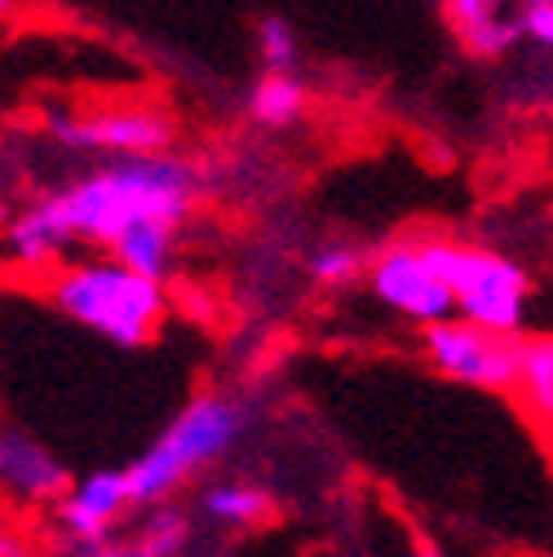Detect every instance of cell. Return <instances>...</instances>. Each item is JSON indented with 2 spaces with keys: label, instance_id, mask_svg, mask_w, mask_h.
Masks as SVG:
<instances>
[{
  "label": "cell",
  "instance_id": "cell-17",
  "mask_svg": "<svg viewBox=\"0 0 553 557\" xmlns=\"http://www.w3.org/2000/svg\"><path fill=\"white\" fill-rule=\"evenodd\" d=\"M257 53H261L266 76H293L297 72V58H302L297 32L284 18H274V14L261 18V27H257Z\"/></svg>",
  "mask_w": 553,
  "mask_h": 557
},
{
  "label": "cell",
  "instance_id": "cell-19",
  "mask_svg": "<svg viewBox=\"0 0 553 557\" xmlns=\"http://www.w3.org/2000/svg\"><path fill=\"white\" fill-rule=\"evenodd\" d=\"M518 14V32L544 49H553V0H527L514 10Z\"/></svg>",
  "mask_w": 553,
  "mask_h": 557
},
{
  "label": "cell",
  "instance_id": "cell-18",
  "mask_svg": "<svg viewBox=\"0 0 553 557\" xmlns=\"http://www.w3.org/2000/svg\"><path fill=\"white\" fill-rule=\"evenodd\" d=\"M186 540H191V522L177 509H156L147 518V527L137 531V544H143L151 557H182Z\"/></svg>",
  "mask_w": 553,
  "mask_h": 557
},
{
  "label": "cell",
  "instance_id": "cell-10",
  "mask_svg": "<svg viewBox=\"0 0 553 557\" xmlns=\"http://www.w3.org/2000/svg\"><path fill=\"white\" fill-rule=\"evenodd\" d=\"M443 23L465 45V53H474L482 62L505 58L523 40L518 14H509L505 5H496V0H447V5H443Z\"/></svg>",
  "mask_w": 553,
  "mask_h": 557
},
{
  "label": "cell",
  "instance_id": "cell-1",
  "mask_svg": "<svg viewBox=\"0 0 553 557\" xmlns=\"http://www.w3.org/2000/svg\"><path fill=\"white\" fill-rule=\"evenodd\" d=\"M195 169L169 151L147 160H111L98 173L58 190L53 203L76 239L111 252L115 239L133 226L156 222L177 231L195 208Z\"/></svg>",
  "mask_w": 553,
  "mask_h": 557
},
{
  "label": "cell",
  "instance_id": "cell-7",
  "mask_svg": "<svg viewBox=\"0 0 553 557\" xmlns=\"http://www.w3.org/2000/svg\"><path fill=\"white\" fill-rule=\"evenodd\" d=\"M49 133L72 151H111L120 160L169 156L173 147V120L151 107H111L98 115L49 111Z\"/></svg>",
  "mask_w": 553,
  "mask_h": 557
},
{
  "label": "cell",
  "instance_id": "cell-14",
  "mask_svg": "<svg viewBox=\"0 0 553 557\" xmlns=\"http://www.w3.org/2000/svg\"><path fill=\"white\" fill-rule=\"evenodd\" d=\"M248 115L266 128H288L306 115V85L297 76H261L248 94Z\"/></svg>",
  "mask_w": 553,
  "mask_h": 557
},
{
  "label": "cell",
  "instance_id": "cell-22",
  "mask_svg": "<svg viewBox=\"0 0 553 557\" xmlns=\"http://www.w3.org/2000/svg\"><path fill=\"white\" fill-rule=\"evenodd\" d=\"M10 14V0H0V18H5Z\"/></svg>",
  "mask_w": 553,
  "mask_h": 557
},
{
  "label": "cell",
  "instance_id": "cell-6",
  "mask_svg": "<svg viewBox=\"0 0 553 557\" xmlns=\"http://www.w3.org/2000/svg\"><path fill=\"white\" fill-rule=\"evenodd\" d=\"M368 288L377 293L381 306H390L407 323L439 327V323L456 319L452 293L439 278V270L430 265L421 239H394V244H385L368 261Z\"/></svg>",
  "mask_w": 553,
  "mask_h": 557
},
{
  "label": "cell",
  "instance_id": "cell-15",
  "mask_svg": "<svg viewBox=\"0 0 553 557\" xmlns=\"http://www.w3.org/2000/svg\"><path fill=\"white\" fill-rule=\"evenodd\" d=\"M199 509L226 527H253L270 513V496L253 482H218L199 496Z\"/></svg>",
  "mask_w": 553,
  "mask_h": 557
},
{
  "label": "cell",
  "instance_id": "cell-3",
  "mask_svg": "<svg viewBox=\"0 0 553 557\" xmlns=\"http://www.w3.org/2000/svg\"><path fill=\"white\" fill-rule=\"evenodd\" d=\"M248 430V411L244 403H235L231 394H195L169 430L137 456L124 473H128V496L137 509H164V500L177 486L209 469L213 460H222Z\"/></svg>",
  "mask_w": 553,
  "mask_h": 557
},
{
  "label": "cell",
  "instance_id": "cell-21",
  "mask_svg": "<svg viewBox=\"0 0 553 557\" xmlns=\"http://www.w3.org/2000/svg\"><path fill=\"white\" fill-rule=\"evenodd\" d=\"M76 557H151L137 540L128 544H94V548H76Z\"/></svg>",
  "mask_w": 553,
  "mask_h": 557
},
{
  "label": "cell",
  "instance_id": "cell-20",
  "mask_svg": "<svg viewBox=\"0 0 553 557\" xmlns=\"http://www.w3.org/2000/svg\"><path fill=\"white\" fill-rule=\"evenodd\" d=\"M0 557H45V548L23 522H14L10 513H0Z\"/></svg>",
  "mask_w": 553,
  "mask_h": 557
},
{
  "label": "cell",
  "instance_id": "cell-11",
  "mask_svg": "<svg viewBox=\"0 0 553 557\" xmlns=\"http://www.w3.org/2000/svg\"><path fill=\"white\" fill-rule=\"evenodd\" d=\"M5 244H10V257H14V261H23V265L40 270V265H53L66 248H72V244H76V235H72V226L62 222L58 203H53V195H49V199H40V203L23 208V213L10 222Z\"/></svg>",
  "mask_w": 553,
  "mask_h": 557
},
{
  "label": "cell",
  "instance_id": "cell-5",
  "mask_svg": "<svg viewBox=\"0 0 553 557\" xmlns=\"http://www.w3.org/2000/svg\"><path fill=\"white\" fill-rule=\"evenodd\" d=\"M421 345H426L430 368L456 385L488 389V394H514L518 385L523 336H501L488 327H474L465 319H447L439 327H426Z\"/></svg>",
  "mask_w": 553,
  "mask_h": 557
},
{
  "label": "cell",
  "instance_id": "cell-4",
  "mask_svg": "<svg viewBox=\"0 0 553 557\" xmlns=\"http://www.w3.org/2000/svg\"><path fill=\"white\" fill-rule=\"evenodd\" d=\"M421 248L452 293L456 319L501 336L523 332L527 306H531V274L514 257L478 248V244H460V239H443V235L421 239Z\"/></svg>",
  "mask_w": 553,
  "mask_h": 557
},
{
  "label": "cell",
  "instance_id": "cell-9",
  "mask_svg": "<svg viewBox=\"0 0 553 557\" xmlns=\"http://www.w3.org/2000/svg\"><path fill=\"white\" fill-rule=\"evenodd\" d=\"M72 492V473L32 434L0 425V496L19 505H49Z\"/></svg>",
  "mask_w": 553,
  "mask_h": 557
},
{
  "label": "cell",
  "instance_id": "cell-2",
  "mask_svg": "<svg viewBox=\"0 0 553 557\" xmlns=\"http://www.w3.org/2000/svg\"><path fill=\"white\" fill-rule=\"evenodd\" d=\"M49 301L58 314L72 323L107 336L120 350H143V345L160 332L169 297L164 284L124 270L111 257H89V261H66L49 274Z\"/></svg>",
  "mask_w": 553,
  "mask_h": 557
},
{
  "label": "cell",
  "instance_id": "cell-16",
  "mask_svg": "<svg viewBox=\"0 0 553 557\" xmlns=\"http://www.w3.org/2000/svg\"><path fill=\"white\" fill-rule=\"evenodd\" d=\"M306 274H310V284L336 293V288H351V284H359V278H368V257L355 244L332 239V244H319L306 257Z\"/></svg>",
  "mask_w": 553,
  "mask_h": 557
},
{
  "label": "cell",
  "instance_id": "cell-8",
  "mask_svg": "<svg viewBox=\"0 0 553 557\" xmlns=\"http://www.w3.org/2000/svg\"><path fill=\"white\" fill-rule=\"evenodd\" d=\"M128 505H133L128 473L124 469H98V473L72 482V492L58 500V531L76 548L107 544V531L124 518Z\"/></svg>",
  "mask_w": 553,
  "mask_h": 557
},
{
  "label": "cell",
  "instance_id": "cell-13",
  "mask_svg": "<svg viewBox=\"0 0 553 557\" xmlns=\"http://www.w3.org/2000/svg\"><path fill=\"white\" fill-rule=\"evenodd\" d=\"M107 257L120 261L133 274L151 278V284H164V278L173 274V257H177V231L173 226H156V222L133 226V231H124L115 239V248Z\"/></svg>",
  "mask_w": 553,
  "mask_h": 557
},
{
  "label": "cell",
  "instance_id": "cell-12",
  "mask_svg": "<svg viewBox=\"0 0 553 557\" xmlns=\"http://www.w3.org/2000/svg\"><path fill=\"white\" fill-rule=\"evenodd\" d=\"M514 398L531 416V425L553 438V336H523Z\"/></svg>",
  "mask_w": 553,
  "mask_h": 557
}]
</instances>
